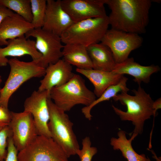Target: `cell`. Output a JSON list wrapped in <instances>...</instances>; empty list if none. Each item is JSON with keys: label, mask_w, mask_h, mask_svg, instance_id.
<instances>
[{"label": "cell", "mask_w": 161, "mask_h": 161, "mask_svg": "<svg viewBox=\"0 0 161 161\" xmlns=\"http://www.w3.org/2000/svg\"><path fill=\"white\" fill-rule=\"evenodd\" d=\"M108 16L75 22L60 36L64 44H74L86 47L100 42L108 30Z\"/></svg>", "instance_id": "cell-5"}, {"label": "cell", "mask_w": 161, "mask_h": 161, "mask_svg": "<svg viewBox=\"0 0 161 161\" xmlns=\"http://www.w3.org/2000/svg\"><path fill=\"white\" fill-rule=\"evenodd\" d=\"M103 0L111 10L108 16L111 28L139 35L145 32L153 1Z\"/></svg>", "instance_id": "cell-1"}, {"label": "cell", "mask_w": 161, "mask_h": 161, "mask_svg": "<svg viewBox=\"0 0 161 161\" xmlns=\"http://www.w3.org/2000/svg\"><path fill=\"white\" fill-rule=\"evenodd\" d=\"M76 71L86 77L93 84L94 88L93 92L98 97L109 86L117 83L123 76L113 71H105L93 69L76 68Z\"/></svg>", "instance_id": "cell-18"}, {"label": "cell", "mask_w": 161, "mask_h": 161, "mask_svg": "<svg viewBox=\"0 0 161 161\" xmlns=\"http://www.w3.org/2000/svg\"><path fill=\"white\" fill-rule=\"evenodd\" d=\"M82 147L78 154L80 161H92L93 156L97 152V148L92 146L90 137L86 136L82 140Z\"/></svg>", "instance_id": "cell-25"}, {"label": "cell", "mask_w": 161, "mask_h": 161, "mask_svg": "<svg viewBox=\"0 0 161 161\" xmlns=\"http://www.w3.org/2000/svg\"><path fill=\"white\" fill-rule=\"evenodd\" d=\"M118 138L112 137L110 140V144L114 150H119L123 156L128 161H148L149 159L146 158L144 154H139L133 148L131 143L134 139L131 137L127 139L126 132L119 130L117 132Z\"/></svg>", "instance_id": "cell-21"}, {"label": "cell", "mask_w": 161, "mask_h": 161, "mask_svg": "<svg viewBox=\"0 0 161 161\" xmlns=\"http://www.w3.org/2000/svg\"><path fill=\"white\" fill-rule=\"evenodd\" d=\"M18 152L11 137H10L8 140L6 155L3 161H19L18 157Z\"/></svg>", "instance_id": "cell-27"}, {"label": "cell", "mask_w": 161, "mask_h": 161, "mask_svg": "<svg viewBox=\"0 0 161 161\" xmlns=\"http://www.w3.org/2000/svg\"><path fill=\"white\" fill-rule=\"evenodd\" d=\"M8 64L10 73L0 94V105L7 108L10 97L20 86L31 78L44 76L46 69L39 61L27 62L14 58L9 59Z\"/></svg>", "instance_id": "cell-6"}, {"label": "cell", "mask_w": 161, "mask_h": 161, "mask_svg": "<svg viewBox=\"0 0 161 161\" xmlns=\"http://www.w3.org/2000/svg\"><path fill=\"white\" fill-rule=\"evenodd\" d=\"M75 74L72 65L63 59L50 64L46 68L44 78L40 81L38 90L47 91L49 93L53 87L61 86L69 81Z\"/></svg>", "instance_id": "cell-15"}, {"label": "cell", "mask_w": 161, "mask_h": 161, "mask_svg": "<svg viewBox=\"0 0 161 161\" xmlns=\"http://www.w3.org/2000/svg\"><path fill=\"white\" fill-rule=\"evenodd\" d=\"M33 28L31 23L15 13L6 18L0 26V46H6L8 40L25 36Z\"/></svg>", "instance_id": "cell-17"}, {"label": "cell", "mask_w": 161, "mask_h": 161, "mask_svg": "<svg viewBox=\"0 0 161 161\" xmlns=\"http://www.w3.org/2000/svg\"><path fill=\"white\" fill-rule=\"evenodd\" d=\"M128 80L127 77L123 76L117 83L109 86L97 99H96L89 106L83 107L81 111L85 117L89 120L92 119V116L91 113V110L98 103L109 100L120 92L127 93L129 90L127 86Z\"/></svg>", "instance_id": "cell-22"}, {"label": "cell", "mask_w": 161, "mask_h": 161, "mask_svg": "<svg viewBox=\"0 0 161 161\" xmlns=\"http://www.w3.org/2000/svg\"><path fill=\"white\" fill-rule=\"evenodd\" d=\"M9 126L14 144L19 152L27 147L38 135L32 114L23 111H11Z\"/></svg>", "instance_id": "cell-10"}, {"label": "cell", "mask_w": 161, "mask_h": 161, "mask_svg": "<svg viewBox=\"0 0 161 161\" xmlns=\"http://www.w3.org/2000/svg\"><path fill=\"white\" fill-rule=\"evenodd\" d=\"M19 161H69L61 147L51 137L38 135L18 152Z\"/></svg>", "instance_id": "cell-7"}, {"label": "cell", "mask_w": 161, "mask_h": 161, "mask_svg": "<svg viewBox=\"0 0 161 161\" xmlns=\"http://www.w3.org/2000/svg\"><path fill=\"white\" fill-rule=\"evenodd\" d=\"M134 96L126 92L117 94L113 99L115 101H119L127 107L123 111L112 105L115 113L122 120L131 121L134 128L131 137L134 139L139 134H142L145 120L154 115L152 104L154 101L150 95L139 85L137 90L133 89Z\"/></svg>", "instance_id": "cell-2"}, {"label": "cell", "mask_w": 161, "mask_h": 161, "mask_svg": "<svg viewBox=\"0 0 161 161\" xmlns=\"http://www.w3.org/2000/svg\"><path fill=\"white\" fill-rule=\"evenodd\" d=\"M0 4L10 9L31 23L32 15L30 0H0Z\"/></svg>", "instance_id": "cell-23"}, {"label": "cell", "mask_w": 161, "mask_h": 161, "mask_svg": "<svg viewBox=\"0 0 161 161\" xmlns=\"http://www.w3.org/2000/svg\"><path fill=\"white\" fill-rule=\"evenodd\" d=\"M26 55L30 56L32 60H40L42 55L35 47V41L25 36L9 40L6 47H0V67L7 65V57H19Z\"/></svg>", "instance_id": "cell-14"}, {"label": "cell", "mask_w": 161, "mask_h": 161, "mask_svg": "<svg viewBox=\"0 0 161 161\" xmlns=\"http://www.w3.org/2000/svg\"><path fill=\"white\" fill-rule=\"evenodd\" d=\"M61 2L74 23L107 16L103 0H61Z\"/></svg>", "instance_id": "cell-12"}, {"label": "cell", "mask_w": 161, "mask_h": 161, "mask_svg": "<svg viewBox=\"0 0 161 161\" xmlns=\"http://www.w3.org/2000/svg\"><path fill=\"white\" fill-rule=\"evenodd\" d=\"M152 153L154 154V156L156 160L157 161H161V157H159V158H157V156H156V155L155 154L154 152H153L152 151H151ZM148 161H151L150 159Z\"/></svg>", "instance_id": "cell-31"}, {"label": "cell", "mask_w": 161, "mask_h": 161, "mask_svg": "<svg viewBox=\"0 0 161 161\" xmlns=\"http://www.w3.org/2000/svg\"><path fill=\"white\" fill-rule=\"evenodd\" d=\"M74 22L63 8L61 0H47L43 29L61 36Z\"/></svg>", "instance_id": "cell-13"}, {"label": "cell", "mask_w": 161, "mask_h": 161, "mask_svg": "<svg viewBox=\"0 0 161 161\" xmlns=\"http://www.w3.org/2000/svg\"><path fill=\"white\" fill-rule=\"evenodd\" d=\"M14 13H15L10 9L0 4V26L6 18L13 15Z\"/></svg>", "instance_id": "cell-29"}, {"label": "cell", "mask_w": 161, "mask_h": 161, "mask_svg": "<svg viewBox=\"0 0 161 161\" xmlns=\"http://www.w3.org/2000/svg\"><path fill=\"white\" fill-rule=\"evenodd\" d=\"M2 81V78H1V77L0 75V93H1V89H2V88H1V86H0V85H1V83Z\"/></svg>", "instance_id": "cell-32"}, {"label": "cell", "mask_w": 161, "mask_h": 161, "mask_svg": "<svg viewBox=\"0 0 161 161\" xmlns=\"http://www.w3.org/2000/svg\"><path fill=\"white\" fill-rule=\"evenodd\" d=\"M49 97L65 112L77 105L88 106L96 99L94 93L87 87L84 80L76 74L65 84L52 88L49 92Z\"/></svg>", "instance_id": "cell-4"}, {"label": "cell", "mask_w": 161, "mask_h": 161, "mask_svg": "<svg viewBox=\"0 0 161 161\" xmlns=\"http://www.w3.org/2000/svg\"><path fill=\"white\" fill-rule=\"evenodd\" d=\"M160 70L157 65L143 66L135 62L133 58H129L122 62L116 63L112 71L123 75H130L134 78L133 80L140 85L142 82L148 83L151 75Z\"/></svg>", "instance_id": "cell-16"}, {"label": "cell", "mask_w": 161, "mask_h": 161, "mask_svg": "<svg viewBox=\"0 0 161 161\" xmlns=\"http://www.w3.org/2000/svg\"><path fill=\"white\" fill-rule=\"evenodd\" d=\"M48 125L51 137L61 147L68 158L78 155L80 147L73 129V123L66 112L58 107L49 97Z\"/></svg>", "instance_id": "cell-3"}, {"label": "cell", "mask_w": 161, "mask_h": 161, "mask_svg": "<svg viewBox=\"0 0 161 161\" xmlns=\"http://www.w3.org/2000/svg\"><path fill=\"white\" fill-rule=\"evenodd\" d=\"M63 59L71 65L81 69H93L92 64L87 47L81 45L64 44L62 50Z\"/></svg>", "instance_id": "cell-20"}, {"label": "cell", "mask_w": 161, "mask_h": 161, "mask_svg": "<svg viewBox=\"0 0 161 161\" xmlns=\"http://www.w3.org/2000/svg\"><path fill=\"white\" fill-rule=\"evenodd\" d=\"M11 136V132L9 126L0 131V161H3L5 158L8 140Z\"/></svg>", "instance_id": "cell-26"}, {"label": "cell", "mask_w": 161, "mask_h": 161, "mask_svg": "<svg viewBox=\"0 0 161 161\" xmlns=\"http://www.w3.org/2000/svg\"><path fill=\"white\" fill-rule=\"evenodd\" d=\"M49 93L47 91H34L24 103V111L32 115L38 134L49 137L48 127L49 113L48 104Z\"/></svg>", "instance_id": "cell-11"}, {"label": "cell", "mask_w": 161, "mask_h": 161, "mask_svg": "<svg viewBox=\"0 0 161 161\" xmlns=\"http://www.w3.org/2000/svg\"><path fill=\"white\" fill-rule=\"evenodd\" d=\"M143 42L139 34L111 28L100 42L109 48L116 63H119L129 58L131 52L140 47Z\"/></svg>", "instance_id": "cell-8"}, {"label": "cell", "mask_w": 161, "mask_h": 161, "mask_svg": "<svg viewBox=\"0 0 161 161\" xmlns=\"http://www.w3.org/2000/svg\"><path fill=\"white\" fill-rule=\"evenodd\" d=\"M161 98H159L153 102L152 104V109L153 110L154 115V117L156 114L157 111L161 109Z\"/></svg>", "instance_id": "cell-30"}, {"label": "cell", "mask_w": 161, "mask_h": 161, "mask_svg": "<svg viewBox=\"0 0 161 161\" xmlns=\"http://www.w3.org/2000/svg\"><path fill=\"white\" fill-rule=\"evenodd\" d=\"M25 36L27 38L32 37L35 38V47L42 55L39 61L44 68L56 63L62 57L64 45L60 36L42 28H33Z\"/></svg>", "instance_id": "cell-9"}, {"label": "cell", "mask_w": 161, "mask_h": 161, "mask_svg": "<svg viewBox=\"0 0 161 161\" xmlns=\"http://www.w3.org/2000/svg\"><path fill=\"white\" fill-rule=\"evenodd\" d=\"M91 60L93 69L105 71H112L116 63L113 54L106 46L101 42L87 47Z\"/></svg>", "instance_id": "cell-19"}, {"label": "cell", "mask_w": 161, "mask_h": 161, "mask_svg": "<svg viewBox=\"0 0 161 161\" xmlns=\"http://www.w3.org/2000/svg\"><path fill=\"white\" fill-rule=\"evenodd\" d=\"M32 20L31 23L34 28H42L44 23L47 0H30Z\"/></svg>", "instance_id": "cell-24"}, {"label": "cell", "mask_w": 161, "mask_h": 161, "mask_svg": "<svg viewBox=\"0 0 161 161\" xmlns=\"http://www.w3.org/2000/svg\"><path fill=\"white\" fill-rule=\"evenodd\" d=\"M11 117L8 108L0 105V131L9 126Z\"/></svg>", "instance_id": "cell-28"}]
</instances>
